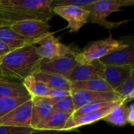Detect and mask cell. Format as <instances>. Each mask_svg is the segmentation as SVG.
<instances>
[{
    "label": "cell",
    "mask_w": 134,
    "mask_h": 134,
    "mask_svg": "<svg viewBox=\"0 0 134 134\" xmlns=\"http://www.w3.org/2000/svg\"><path fill=\"white\" fill-rule=\"evenodd\" d=\"M22 82L31 97H46L49 91L46 85L36 80L32 75L26 78Z\"/></svg>",
    "instance_id": "obj_22"
},
{
    "label": "cell",
    "mask_w": 134,
    "mask_h": 134,
    "mask_svg": "<svg viewBox=\"0 0 134 134\" xmlns=\"http://www.w3.org/2000/svg\"><path fill=\"white\" fill-rule=\"evenodd\" d=\"M71 117V115L63 113L57 111H53L49 117L45 120L42 124L38 126L37 130H53L63 132V129Z\"/></svg>",
    "instance_id": "obj_19"
},
{
    "label": "cell",
    "mask_w": 134,
    "mask_h": 134,
    "mask_svg": "<svg viewBox=\"0 0 134 134\" xmlns=\"http://www.w3.org/2000/svg\"><path fill=\"white\" fill-rule=\"evenodd\" d=\"M36 48L35 45H27L0 57L2 77L24 81L36 72L42 60Z\"/></svg>",
    "instance_id": "obj_1"
},
{
    "label": "cell",
    "mask_w": 134,
    "mask_h": 134,
    "mask_svg": "<svg viewBox=\"0 0 134 134\" xmlns=\"http://www.w3.org/2000/svg\"><path fill=\"white\" fill-rule=\"evenodd\" d=\"M35 130L31 127H13L0 126V134H29Z\"/></svg>",
    "instance_id": "obj_29"
},
{
    "label": "cell",
    "mask_w": 134,
    "mask_h": 134,
    "mask_svg": "<svg viewBox=\"0 0 134 134\" xmlns=\"http://www.w3.org/2000/svg\"><path fill=\"white\" fill-rule=\"evenodd\" d=\"M30 99H31V96L20 97H0V119Z\"/></svg>",
    "instance_id": "obj_23"
},
{
    "label": "cell",
    "mask_w": 134,
    "mask_h": 134,
    "mask_svg": "<svg viewBox=\"0 0 134 134\" xmlns=\"http://www.w3.org/2000/svg\"><path fill=\"white\" fill-rule=\"evenodd\" d=\"M55 15H59L66 20L68 23L66 28L69 29L71 33L78 31L84 24L87 23L89 11L79 6L62 5L53 9Z\"/></svg>",
    "instance_id": "obj_8"
},
{
    "label": "cell",
    "mask_w": 134,
    "mask_h": 134,
    "mask_svg": "<svg viewBox=\"0 0 134 134\" xmlns=\"http://www.w3.org/2000/svg\"><path fill=\"white\" fill-rule=\"evenodd\" d=\"M133 4V0H95L92 4L83 9L88 10L90 13L87 23L90 22L97 24L111 30L114 27L126 24L129 20L111 22L108 21L106 18L112 13L119 12L122 6H130Z\"/></svg>",
    "instance_id": "obj_2"
},
{
    "label": "cell",
    "mask_w": 134,
    "mask_h": 134,
    "mask_svg": "<svg viewBox=\"0 0 134 134\" xmlns=\"http://www.w3.org/2000/svg\"><path fill=\"white\" fill-rule=\"evenodd\" d=\"M53 111H57L63 113L69 114L71 115L74 114V112L75 111L74 102L71 95L67 96L57 101L55 104H53Z\"/></svg>",
    "instance_id": "obj_25"
},
{
    "label": "cell",
    "mask_w": 134,
    "mask_h": 134,
    "mask_svg": "<svg viewBox=\"0 0 134 134\" xmlns=\"http://www.w3.org/2000/svg\"><path fill=\"white\" fill-rule=\"evenodd\" d=\"M127 123H130L131 126L134 125V104H131L129 106L128 116H127Z\"/></svg>",
    "instance_id": "obj_30"
},
{
    "label": "cell",
    "mask_w": 134,
    "mask_h": 134,
    "mask_svg": "<svg viewBox=\"0 0 134 134\" xmlns=\"http://www.w3.org/2000/svg\"><path fill=\"white\" fill-rule=\"evenodd\" d=\"M124 100H119L112 105L105 107L104 108L94 111L79 114V115H71V117L67 121L63 129V132H70L81 126H87L103 119L114 108L119 105Z\"/></svg>",
    "instance_id": "obj_9"
},
{
    "label": "cell",
    "mask_w": 134,
    "mask_h": 134,
    "mask_svg": "<svg viewBox=\"0 0 134 134\" xmlns=\"http://www.w3.org/2000/svg\"><path fill=\"white\" fill-rule=\"evenodd\" d=\"M32 76L36 80L46 85L49 89H62L68 91L71 90V82L63 76L41 71H37L32 75Z\"/></svg>",
    "instance_id": "obj_17"
},
{
    "label": "cell",
    "mask_w": 134,
    "mask_h": 134,
    "mask_svg": "<svg viewBox=\"0 0 134 134\" xmlns=\"http://www.w3.org/2000/svg\"><path fill=\"white\" fill-rule=\"evenodd\" d=\"M124 43L123 38L117 40L111 36L103 40L89 43L80 53H77L76 59L79 63L91 64L106 56L112 50L120 47Z\"/></svg>",
    "instance_id": "obj_3"
},
{
    "label": "cell",
    "mask_w": 134,
    "mask_h": 134,
    "mask_svg": "<svg viewBox=\"0 0 134 134\" xmlns=\"http://www.w3.org/2000/svg\"><path fill=\"white\" fill-rule=\"evenodd\" d=\"M100 65L101 64L98 62V60H96L91 64L79 63L65 77V79L70 82H75L88 80L95 76L100 77Z\"/></svg>",
    "instance_id": "obj_14"
},
{
    "label": "cell",
    "mask_w": 134,
    "mask_h": 134,
    "mask_svg": "<svg viewBox=\"0 0 134 134\" xmlns=\"http://www.w3.org/2000/svg\"><path fill=\"white\" fill-rule=\"evenodd\" d=\"M9 27L30 41L32 45L37 44L43 37L50 32L49 22L40 20H26L16 22L12 24Z\"/></svg>",
    "instance_id": "obj_4"
},
{
    "label": "cell",
    "mask_w": 134,
    "mask_h": 134,
    "mask_svg": "<svg viewBox=\"0 0 134 134\" xmlns=\"http://www.w3.org/2000/svg\"><path fill=\"white\" fill-rule=\"evenodd\" d=\"M95 0H53L51 7L53 9L57 6L62 5H75L82 8H85L86 6L92 4Z\"/></svg>",
    "instance_id": "obj_27"
},
{
    "label": "cell",
    "mask_w": 134,
    "mask_h": 134,
    "mask_svg": "<svg viewBox=\"0 0 134 134\" xmlns=\"http://www.w3.org/2000/svg\"><path fill=\"white\" fill-rule=\"evenodd\" d=\"M32 111L31 128L37 130L38 126L46 120L53 111V105L43 97H31Z\"/></svg>",
    "instance_id": "obj_15"
},
{
    "label": "cell",
    "mask_w": 134,
    "mask_h": 134,
    "mask_svg": "<svg viewBox=\"0 0 134 134\" xmlns=\"http://www.w3.org/2000/svg\"><path fill=\"white\" fill-rule=\"evenodd\" d=\"M119 101V100H118ZM117 101H108V102H94V103H91L89 104H86L82 108H80L79 109L76 110L74 114L72 115H79V114H83V113H87V112H91V111H94L101 108H104L105 107H108L110 105L114 104L115 103H116Z\"/></svg>",
    "instance_id": "obj_26"
},
{
    "label": "cell",
    "mask_w": 134,
    "mask_h": 134,
    "mask_svg": "<svg viewBox=\"0 0 134 134\" xmlns=\"http://www.w3.org/2000/svg\"><path fill=\"white\" fill-rule=\"evenodd\" d=\"M52 1L53 0H0V6L55 16L51 7Z\"/></svg>",
    "instance_id": "obj_13"
},
{
    "label": "cell",
    "mask_w": 134,
    "mask_h": 134,
    "mask_svg": "<svg viewBox=\"0 0 134 134\" xmlns=\"http://www.w3.org/2000/svg\"><path fill=\"white\" fill-rule=\"evenodd\" d=\"M30 96L20 81L0 78V97H20Z\"/></svg>",
    "instance_id": "obj_16"
},
{
    "label": "cell",
    "mask_w": 134,
    "mask_h": 134,
    "mask_svg": "<svg viewBox=\"0 0 134 134\" xmlns=\"http://www.w3.org/2000/svg\"><path fill=\"white\" fill-rule=\"evenodd\" d=\"M72 97L75 111L80 108L94 102H108L123 100L122 97L115 91L112 92H97L82 90H71Z\"/></svg>",
    "instance_id": "obj_7"
},
{
    "label": "cell",
    "mask_w": 134,
    "mask_h": 134,
    "mask_svg": "<svg viewBox=\"0 0 134 134\" xmlns=\"http://www.w3.org/2000/svg\"><path fill=\"white\" fill-rule=\"evenodd\" d=\"M10 52V49H9V47L5 44V42L0 38V57L5 56V54H7L8 53Z\"/></svg>",
    "instance_id": "obj_31"
},
{
    "label": "cell",
    "mask_w": 134,
    "mask_h": 134,
    "mask_svg": "<svg viewBox=\"0 0 134 134\" xmlns=\"http://www.w3.org/2000/svg\"><path fill=\"white\" fill-rule=\"evenodd\" d=\"M69 95H71V91L68 90H65L62 89H49L48 95L43 98H45L49 103H50L53 105L59 100Z\"/></svg>",
    "instance_id": "obj_28"
},
{
    "label": "cell",
    "mask_w": 134,
    "mask_h": 134,
    "mask_svg": "<svg viewBox=\"0 0 134 134\" xmlns=\"http://www.w3.org/2000/svg\"><path fill=\"white\" fill-rule=\"evenodd\" d=\"M100 68V78H102L114 91L134 73V67L130 65L115 66L101 64Z\"/></svg>",
    "instance_id": "obj_12"
},
{
    "label": "cell",
    "mask_w": 134,
    "mask_h": 134,
    "mask_svg": "<svg viewBox=\"0 0 134 134\" xmlns=\"http://www.w3.org/2000/svg\"><path fill=\"white\" fill-rule=\"evenodd\" d=\"M61 132L59 131H53V130H35L33 132L29 134H60Z\"/></svg>",
    "instance_id": "obj_32"
},
{
    "label": "cell",
    "mask_w": 134,
    "mask_h": 134,
    "mask_svg": "<svg viewBox=\"0 0 134 134\" xmlns=\"http://www.w3.org/2000/svg\"><path fill=\"white\" fill-rule=\"evenodd\" d=\"M32 100L19 105L0 119V126L13 127H31Z\"/></svg>",
    "instance_id": "obj_11"
},
{
    "label": "cell",
    "mask_w": 134,
    "mask_h": 134,
    "mask_svg": "<svg viewBox=\"0 0 134 134\" xmlns=\"http://www.w3.org/2000/svg\"><path fill=\"white\" fill-rule=\"evenodd\" d=\"M71 90H82L97 92H112L110 86L100 76H95L85 81L71 82Z\"/></svg>",
    "instance_id": "obj_18"
},
{
    "label": "cell",
    "mask_w": 134,
    "mask_h": 134,
    "mask_svg": "<svg viewBox=\"0 0 134 134\" xmlns=\"http://www.w3.org/2000/svg\"><path fill=\"white\" fill-rule=\"evenodd\" d=\"M1 77H2V71H1V69H0V78Z\"/></svg>",
    "instance_id": "obj_34"
},
{
    "label": "cell",
    "mask_w": 134,
    "mask_h": 134,
    "mask_svg": "<svg viewBox=\"0 0 134 134\" xmlns=\"http://www.w3.org/2000/svg\"><path fill=\"white\" fill-rule=\"evenodd\" d=\"M37 44H39L36 48L37 53L42 59L50 60L59 57L75 55L77 53L71 48L63 44L52 32L47 34Z\"/></svg>",
    "instance_id": "obj_5"
},
{
    "label": "cell",
    "mask_w": 134,
    "mask_h": 134,
    "mask_svg": "<svg viewBox=\"0 0 134 134\" xmlns=\"http://www.w3.org/2000/svg\"><path fill=\"white\" fill-rule=\"evenodd\" d=\"M129 106L127 103L123 101L119 105L114 108L104 119L103 120L117 126H124L127 124Z\"/></svg>",
    "instance_id": "obj_21"
},
{
    "label": "cell",
    "mask_w": 134,
    "mask_h": 134,
    "mask_svg": "<svg viewBox=\"0 0 134 134\" xmlns=\"http://www.w3.org/2000/svg\"><path fill=\"white\" fill-rule=\"evenodd\" d=\"M115 92L117 93L126 103L133 100L134 99V73L119 87L115 89Z\"/></svg>",
    "instance_id": "obj_24"
},
{
    "label": "cell",
    "mask_w": 134,
    "mask_h": 134,
    "mask_svg": "<svg viewBox=\"0 0 134 134\" xmlns=\"http://www.w3.org/2000/svg\"><path fill=\"white\" fill-rule=\"evenodd\" d=\"M123 40L122 46L99 59L98 62L103 65H130L134 67L133 39V38H124Z\"/></svg>",
    "instance_id": "obj_6"
},
{
    "label": "cell",
    "mask_w": 134,
    "mask_h": 134,
    "mask_svg": "<svg viewBox=\"0 0 134 134\" xmlns=\"http://www.w3.org/2000/svg\"><path fill=\"white\" fill-rule=\"evenodd\" d=\"M76 54L59 57L50 60L42 59L38 71L58 75L65 78L79 64Z\"/></svg>",
    "instance_id": "obj_10"
},
{
    "label": "cell",
    "mask_w": 134,
    "mask_h": 134,
    "mask_svg": "<svg viewBox=\"0 0 134 134\" xmlns=\"http://www.w3.org/2000/svg\"><path fill=\"white\" fill-rule=\"evenodd\" d=\"M0 38L9 47L10 51L20 49L27 45H32L30 41L13 31L9 27L0 29Z\"/></svg>",
    "instance_id": "obj_20"
},
{
    "label": "cell",
    "mask_w": 134,
    "mask_h": 134,
    "mask_svg": "<svg viewBox=\"0 0 134 134\" xmlns=\"http://www.w3.org/2000/svg\"><path fill=\"white\" fill-rule=\"evenodd\" d=\"M11 24H12L9 23V22H6V21H4V20H0V29H1V28H3V27H10Z\"/></svg>",
    "instance_id": "obj_33"
}]
</instances>
